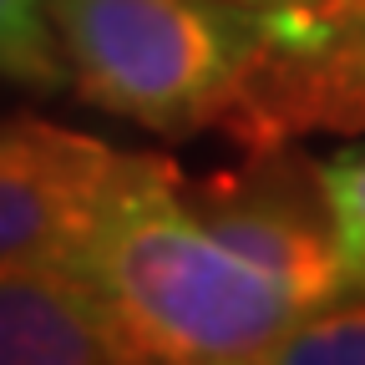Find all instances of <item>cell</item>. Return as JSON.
Here are the masks:
<instances>
[{
    "mask_svg": "<svg viewBox=\"0 0 365 365\" xmlns=\"http://www.w3.org/2000/svg\"><path fill=\"white\" fill-rule=\"evenodd\" d=\"M182 182L178 173L127 198L76 269L153 365H254L314 304L228 249L188 208Z\"/></svg>",
    "mask_w": 365,
    "mask_h": 365,
    "instance_id": "1",
    "label": "cell"
},
{
    "mask_svg": "<svg viewBox=\"0 0 365 365\" xmlns=\"http://www.w3.org/2000/svg\"><path fill=\"white\" fill-rule=\"evenodd\" d=\"M46 16L81 97L163 137L213 127L259 36L234 0H46Z\"/></svg>",
    "mask_w": 365,
    "mask_h": 365,
    "instance_id": "2",
    "label": "cell"
},
{
    "mask_svg": "<svg viewBox=\"0 0 365 365\" xmlns=\"http://www.w3.org/2000/svg\"><path fill=\"white\" fill-rule=\"evenodd\" d=\"M254 16V51L208 132L254 158L299 137L365 132V0H294Z\"/></svg>",
    "mask_w": 365,
    "mask_h": 365,
    "instance_id": "3",
    "label": "cell"
},
{
    "mask_svg": "<svg viewBox=\"0 0 365 365\" xmlns=\"http://www.w3.org/2000/svg\"><path fill=\"white\" fill-rule=\"evenodd\" d=\"M178 178L158 153H122L51 122L0 127V269L76 264L107 218L153 182Z\"/></svg>",
    "mask_w": 365,
    "mask_h": 365,
    "instance_id": "4",
    "label": "cell"
},
{
    "mask_svg": "<svg viewBox=\"0 0 365 365\" xmlns=\"http://www.w3.org/2000/svg\"><path fill=\"white\" fill-rule=\"evenodd\" d=\"M0 365H153L76 264L0 269Z\"/></svg>",
    "mask_w": 365,
    "mask_h": 365,
    "instance_id": "5",
    "label": "cell"
},
{
    "mask_svg": "<svg viewBox=\"0 0 365 365\" xmlns=\"http://www.w3.org/2000/svg\"><path fill=\"white\" fill-rule=\"evenodd\" d=\"M254 365H365V294L314 309Z\"/></svg>",
    "mask_w": 365,
    "mask_h": 365,
    "instance_id": "6",
    "label": "cell"
},
{
    "mask_svg": "<svg viewBox=\"0 0 365 365\" xmlns=\"http://www.w3.org/2000/svg\"><path fill=\"white\" fill-rule=\"evenodd\" d=\"M319 193L330 208V228L340 244V269H345V299L365 294V148H345L314 168Z\"/></svg>",
    "mask_w": 365,
    "mask_h": 365,
    "instance_id": "7",
    "label": "cell"
},
{
    "mask_svg": "<svg viewBox=\"0 0 365 365\" xmlns=\"http://www.w3.org/2000/svg\"><path fill=\"white\" fill-rule=\"evenodd\" d=\"M0 76L26 86H61L71 76L61 66L46 0H0Z\"/></svg>",
    "mask_w": 365,
    "mask_h": 365,
    "instance_id": "8",
    "label": "cell"
},
{
    "mask_svg": "<svg viewBox=\"0 0 365 365\" xmlns=\"http://www.w3.org/2000/svg\"><path fill=\"white\" fill-rule=\"evenodd\" d=\"M234 6H249V11H269V6H294V0H234Z\"/></svg>",
    "mask_w": 365,
    "mask_h": 365,
    "instance_id": "9",
    "label": "cell"
}]
</instances>
